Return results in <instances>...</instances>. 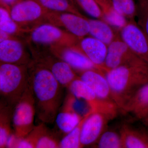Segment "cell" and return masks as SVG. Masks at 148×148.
Here are the masks:
<instances>
[{"mask_svg":"<svg viewBox=\"0 0 148 148\" xmlns=\"http://www.w3.org/2000/svg\"><path fill=\"white\" fill-rule=\"evenodd\" d=\"M28 66L1 63L0 103L14 109L29 84Z\"/></svg>","mask_w":148,"mask_h":148,"instance_id":"obj_3","label":"cell"},{"mask_svg":"<svg viewBox=\"0 0 148 148\" xmlns=\"http://www.w3.org/2000/svg\"><path fill=\"white\" fill-rule=\"evenodd\" d=\"M106 18L109 23L114 27L121 28L125 26V20L123 15L114 10L107 15Z\"/></svg>","mask_w":148,"mask_h":148,"instance_id":"obj_29","label":"cell"},{"mask_svg":"<svg viewBox=\"0 0 148 148\" xmlns=\"http://www.w3.org/2000/svg\"><path fill=\"white\" fill-rule=\"evenodd\" d=\"M114 10L123 15H130L135 11L133 0H112Z\"/></svg>","mask_w":148,"mask_h":148,"instance_id":"obj_26","label":"cell"},{"mask_svg":"<svg viewBox=\"0 0 148 148\" xmlns=\"http://www.w3.org/2000/svg\"><path fill=\"white\" fill-rule=\"evenodd\" d=\"M122 37L127 47L148 64V39L145 34L135 25L128 24L123 29Z\"/></svg>","mask_w":148,"mask_h":148,"instance_id":"obj_9","label":"cell"},{"mask_svg":"<svg viewBox=\"0 0 148 148\" xmlns=\"http://www.w3.org/2000/svg\"><path fill=\"white\" fill-rule=\"evenodd\" d=\"M67 88L69 92L76 98L86 102L93 112L105 114L112 119L116 116L119 110L116 105L99 98L79 77L74 80Z\"/></svg>","mask_w":148,"mask_h":148,"instance_id":"obj_5","label":"cell"},{"mask_svg":"<svg viewBox=\"0 0 148 148\" xmlns=\"http://www.w3.org/2000/svg\"><path fill=\"white\" fill-rule=\"evenodd\" d=\"M49 71L64 87L68 88L74 80L79 78L75 74L73 68L61 59L53 64Z\"/></svg>","mask_w":148,"mask_h":148,"instance_id":"obj_20","label":"cell"},{"mask_svg":"<svg viewBox=\"0 0 148 148\" xmlns=\"http://www.w3.org/2000/svg\"><path fill=\"white\" fill-rule=\"evenodd\" d=\"M44 7L51 10L64 11L71 8L69 0H38Z\"/></svg>","mask_w":148,"mask_h":148,"instance_id":"obj_27","label":"cell"},{"mask_svg":"<svg viewBox=\"0 0 148 148\" xmlns=\"http://www.w3.org/2000/svg\"><path fill=\"white\" fill-rule=\"evenodd\" d=\"M112 118L105 114L92 112L85 121L81 133L82 148L96 143Z\"/></svg>","mask_w":148,"mask_h":148,"instance_id":"obj_6","label":"cell"},{"mask_svg":"<svg viewBox=\"0 0 148 148\" xmlns=\"http://www.w3.org/2000/svg\"><path fill=\"white\" fill-rule=\"evenodd\" d=\"M14 109L0 103V148H6L7 143L14 133L12 116Z\"/></svg>","mask_w":148,"mask_h":148,"instance_id":"obj_19","label":"cell"},{"mask_svg":"<svg viewBox=\"0 0 148 148\" xmlns=\"http://www.w3.org/2000/svg\"><path fill=\"white\" fill-rule=\"evenodd\" d=\"M61 60L65 61L73 69L82 72L88 70H95L99 67L90 61L85 54L72 49H66L58 53Z\"/></svg>","mask_w":148,"mask_h":148,"instance_id":"obj_17","label":"cell"},{"mask_svg":"<svg viewBox=\"0 0 148 148\" xmlns=\"http://www.w3.org/2000/svg\"><path fill=\"white\" fill-rule=\"evenodd\" d=\"M36 114L34 100L29 81L28 87L14 107L12 114V127L17 138H25L33 130L35 126Z\"/></svg>","mask_w":148,"mask_h":148,"instance_id":"obj_4","label":"cell"},{"mask_svg":"<svg viewBox=\"0 0 148 148\" xmlns=\"http://www.w3.org/2000/svg\"><path fill=\"white\" fill-rule=\"evenodd\" d=\"M3 3L7 5H15L18 1V0H1Z\"/></svg>","mask_w":148,"mask_h":148,"instance_id":"obj_31","label":"cell"},{"mask_svg":"<svg viewBox=\"0 0 148 148\" xmlns=\"http://www.w3.org/2000/svg\"><path fill=\"white\" fill-rule=\"evenodd\" d=\"M106 77L114 102L123 112L132 95L148 83V64L119 66L107 71Z\"/></svg>","mask_w":148,"mask_h":148,"instance_id":"obj_2","label":"cell"},{"mask_svg":"<svg viewBox=\"0 0 148 148\" xmlns=\"http://www.w3.org/2000/svg\"></svg>","mask_w":148,"mask_h":148,"instance_id":"obj_34","label":"cell"},{"mask_svg":"<svg viewBox=\"0 0 148 148\" xmlns=\"http://www.w3.org/2000/svg\"><path fill=\"white\" fill-rule=\"evenodd\" d=\"M128 47L124 42H112L108 48L105 61V69L108 71L123 65H138L143 63L140 57L132 58L127 54Z\"/></svg>","mask_w":148,"mask_h":148,"instance_id":"obj_8","label":"cell"},{"mask_svg":"<svg viewBox=\"0 0 148 148\" xmlns=\"http://www.w3.org/2000/svg\"><path fill=\"white\" fill-rule=\"evenodd\" d=\"M142 120H143L144 124L148 127V115L147 116L145 117L143 119H142Z\"/></svg>","mask_w":148,"mask_h":148,"instance_id":"obj_33","label":"cell"},{"mask_svg":"<svg viewBox=\"0 0 148 148\" xmlns=\"http://www.w3.org/2000/svg\"><path fill=\"white\" fill-rule=\"evenodd\" d=\"M41 123L35 125L33 130L22 139L23 144L27 148H59L60 140L55 132L51 131Z\"/></svg>","mask_w":148,"mask_h":148,"instance_id":"obj_7","label":"cell"},{"mask_svg":"<svg viewBox=\"0 0 148 148\" xmlns=\"http://www.w3.org/2000/svg\"><path fill=\"white\" fill-rule=\"evenodd\" d=\"M42 13V8L39 3L33 0H25L14 5L10 16L14 21L27 22L36 20Z\"/></svg>","mask_w":148,"mask_h":148,"instance_id":"obj_13","label":"cell"},{"mask_svg":"<svg viewBox=\"0 0 148 148\" xmlns=\"http://www.w3.org/2000/svg\"><path fill=\"white\" fill-rule=\"evenodd\" d=\"M62 35L61 30L57 27L50 24H43L33 31L31 38L35 42L48 44L58 40Z\"/></svg>","mask_w":148,"mask_h":148,"instance_id":"obj_21","label":"cell"},{"mask_svg":"<svg viewBox=\"0 0 148 148\" xmlns=\"http://www.w3.org/2000/svg\"><path fill=\"white\" fill-rule=\"evenodd\" d=\"M88 21L90 26L89 33L93 38L106 45L112 42L113 34L108 24L99 20H92Z\"/></svg>","mask_w":148,"mask_h":148,"instance_id":"obj_22","label":"cell"},{"mask_svg":"<svg viewBox=\"0 0 148 148\" xmlns=\"http://www.w3.org/2000/svg\"><path fill=\"white\" fill-rule=\"evenodd\" d=\"M83 118L73 109L66 97L56 116L55 122L57 128L65 136L79 123Z\"/></svg>","mask_w":148,"mask_h":148,"instance_id":"obj_12","label":"cell"},{"mask_svg":"<svg viewBox=\"0 0 148 148\" xmlns=\"http://www.w3.org/2000/svg\"><path fill=\"white\" fill-rule=\"evenodd\" d=\"M1 63L27 65L28 59L24 56L23 48L19 42L7 39L0 43Z\"/></svg>","mask_w":148,"mask_h":148,"instance_id":"obj_11","label":"cell"},{"mask_svg":"<svg viewBox=\"0 0 148 148\" xmlns=\"http://www.w3.org/2000/svg\"><path fill=\"white\" fill-rule=\"evenodd\" d=\"M7 37V33L1 31V41L7 39V38H6Z\"/></svg>","mask_w":148,"mask_h":148,"instance_id":"obj_32","label":"cell"},{"mask_svg":"<svg viewBox=\"0 0 148 148\" xmlns=\"http://www.w3.org/2000/svg\"><path fill=\"white\" fill-rule=\"evenodd\" d=\"M123 148H148V132L123 125L120 130Z\"/></svg>","mask_w":148,"mask_h":148,"instance_id":"obj_16","label":"cell"},{"mask_svg":"<svg viewBox=\"0 0 148 148\" xmlns=\"http://www.w3.org/2000/svg\"><path fill=\"white\" fill-rule=\"evenodd\" d=\"M143 4L146 10V15L144 21V29L145 34L148 39V0H143Z\"/></svg>","mask_w":148,"mask_h":148,"instance_id":"obj_30","label":"cell"},{"mask_svg":"<svg viewBox=\"0 0 148 148\" xmlns=\"http://www.w3.org/2000/svg\"><path fill=\"white\" fill-rule=\"evenodd\" d=\"M60 18L64 26L77 36H84L89 33L90 26L89 21L84 18L69 13L61 14Z\"/></svg>","mask_w":148,"mask_h":148,"instance_id":"obj_18","label":"cell"},{"mask_svg":"<svg viewBox=\"0 0 148 148\" xmlns=\"http://www.w3.org/2000/svg\"><path fill=\"white\" fill-rule=\"evenodd\" d=\"M79 78L92 89L99 98L114 103L106 76L95 70H88L82 72Z\"/></svg>","mask_w":148,"mask_h":148,"instance_id":"obj_10","label":"cell"},{"mask_svg":"<svg viewBox=\"0 0 148 148\" xmlns=\"http://www.w3.org/2000/svg\"><path fill=\"white\" fill-rule=\"evenodd\" d=\"M84 10L90 16L98 18L101 15V10L95 0H77Z\"/></svg>","mask_w":148,"mask_h":148,"instance_id":"obj_28","label":"cell"},{"mask_svg":"<svg viewBox=\"0 0 148 148\" xmlns=\"http://www.w3.org/2000/svg\"><path fill=\"white\" fill-rule=\"evenodd\" d=\"M92 112H90L84 116L79 123L72 131L62 138L59 143V148H82L80 136L82 125L85 120Z\"/></svg>","mask_w":148,"mask_h":148,"instance_id":"obj_23","label":"cell"},{"mask_svg":"<svg viewBox=\"0 0 148 148\" xmlns=\"http://www.w3.org/2000/svg\"><path fill=\"white\" fill-rule=\"evenodd\" d=\"M28 66L36 115L41 123L53 124L63 101V86L51 72L37 62Z\"/></svg>","mask_w":148,"mask_h":148,"instance_id":"obj_1","label":"cell"},{"mask_svg":"<svg viewBox=\"0 0 148 148\" xmlns=\"http://www.w3.org/2000/svg\"><path fill=\"white\" fill-rule=\"evenodd\" d=\"M99 148H123L120 134L113 130H105L97 141Z\"/></svg>","mask_w":148,"mask_h":148,"instance_id":"obj_24","label":"cell"},{"mask_svg":"<svg viewBox=\"0 0 148 148\" xmlns=\"http://www.w3.org/2000/svg\"><path fill=\"white\" fill-rule=\"evenodd\" d=\"M106 45L94 38H85L81 42L82 48L84 54L99 68L105 65L108 52Z\"/></svg>","mask_w":148,"mask_h":148,"instance_id":"obj_15","label":"cell"},{"mask_svg":"<svg viewBox=\"0 0 148 148\" xmlns=\"http://www.w3.org/2000/svg\"><path fill=\"white\" fill-rule=\"evenodd\" d=\"M14 21L5 9L0 8V29L7 34L16 32L17 27Z\"/></svg>","mask_w":148,"mask_h":148,"instance_id":"obj_25","label":"cell"},{"mask_svg":"<svg viewBox=\"0 0 148 148\" xmlns=\"http://www.w3.org/2000/svg\"><path fill=\"white\" fill-rule=\"evenodd\" d=\"M123 112L130 113L142 120L148 115V83L144 85L132 95Z\"/></svg>","mask_w":148,"mask_h":148,"instance_id":"obj_14","label":"cell"}]
</instances>
